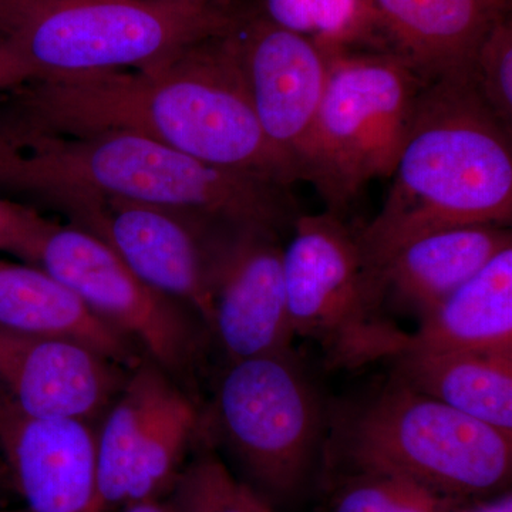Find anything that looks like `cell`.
Returning <instances> with one entry per match:
<instances>
[{
  "instance_id": "obj_1",
  "label": "cell",
  "mask_w": 512,
  "mask_h": 512,
  "mask_svg": "<svg viewBox=\"0 0 512 512\" xmlns=\"http://www.w3.org/2000/svg\"><path fill=\"white\" fill-rule=\"evenodd\" d=\"M231 30L140 69L33 80L12 117L62 133L137 134L291 187L298 173L262 133Z\"/></svg>"
},
{
  "instance_id": "obj_2",
  "label": "cell",
  "mask_w": 512,
  "mask_h": 512,
  "mask_svg": "<svg viewBox=\"0 0 512 512\" xmlns=\"http://www.w3.org/2000/svg\"><path fill=\"white\" fill-rule=\"evenodd\" d=\"M0 188L67 207L117 198L281 234L299 217L288 188L124 131L62 133L0 123Z\"/></svg>"
},
{
  "instance_id": "obj_3",
  "label": "cell",
  "mask_w": 512,
  "mask_h": 512,
  "mask_svg": "<svg viewBox=\"0 0 512 512\" xmlns=\"http://www.w3.org/2000/svg\"><path fill=\"white\" fill-rule=\"evenodd\" d=\"M511 130L468 79L424 84L393 185L379 214L357 229L372 268L430 232L512 220Z\"/></svg>"
},
{
  "instance_id": "obj_4",
  "label": "cell",
  "mask_w": 512,
  "mask_h": 512,
  "mask_svg": "<svg viewBox=\"0 0 512 512\" xmlns=\"http://www.w3.org/2000/svg\"><path fill=\"white\" fill-rule=\"evenodd\" d=\"M396 474L448 497L477 500L511 490L512 436L390 376L380 389L330 410L322 476Z\"/></svg>"
},
{
  "instance_id": "obj_5",
  "label": "cell",
  "mask_w": 512,
  "mask_h": 512,
  "mask_svg": "<svg viewBox=\"0 0 512 512\" xmlns=\"http://www.w3.org/2000/svg\"><path fill=\"white\" fill-rule=\"evenodd\" d=\"M242 12L160 0H0V40L35 80L140 69L234 28Z\"/></svg>"
},
{
  "instance_id": "obj_6",
  "label": "cell",
  "mask_w": 512,
  "mask_h": 512,
  "mask_svg": "<svg viewBox=\"0 0 512 512\" xmlns=\"http://www.w3.org/2000/svg\"><path fill=\"white\" fill-rule=\"evenodd\" d=\"M330 410L295 350L225 362L201 409V441L275 505L322 473Z\"/></svg>"
},
{
  "instance_id": "obj_7",
  "label": "cell",
  "mask_w": 512,
  "mask_h": 512,
  "mask_svg": "<svg viewBox=\"0 0 512 512\" xmlns=\"http://www.w3.org/2000/svg\"><path fill=\"white\" fill-rule=\"evenodd\" d=\"M325 93L303 151L302 181L343 218L375 178L392 177L421 82L392 53H328Z\"/></svg>"
},
{
  "instance_id": "obj_8",
  "label": "cell",
  "mask_w": 512,
  "mask_h": 512,
  "mask_svg": "<svg viewBox=\"0 0 512 512\" xmlns=\"http://www.w3.org/2000/svg\"><path fill=\"white\" fill-rule=\"evenodd\" d=\"M292 229L284 271L295 338L316 343L332 369L389 362L407 332L384 316L382 286L357 229L329 211L299 215Z\"/></svg>"
},
{
  "instance_id": "obj_9",
  "label": "cell",
  "mask_w": 512,
  "mask_h": 512,
  "mask_svg": "<svg viewBox=\"0 0 512 512\" xmlns=\"http://www.w3.org/2000/svg\"><path fill=\"white\" fill-rule=\"evenodd\" d=\"M73 289L96 315L133 340L181 389L195 397V380L211 333L185 303L134 274L101 239L76 225L53 224L35 262Z\"/></svg>"
},
{
  "instance_id": "obj_10",
  "label": "cell",
  "mask_w": 512,
  "mask_h": 512,
  "mask_svg": "<svg viewBox=\"0 0 512 512\" xmlns=\"http://www.w3.org/2000/svg\"><path fill=\"white\" fill-rule=\"evenodd\" d=\"M63 211L148 285L190 306L210 330L218 256L235 225L117 198L77 201Z\"/></svg>"
},
{
  "instance_id": "obj_11",
  "label": "cell",
  "mask_w": 512,
  "mask_h": 512,
  "mask_svg": "<svg viewBox=\"0 0 512 512\" xmlns=\"http://www.w3.org/2000/svg\"><path fill=\"white\" fill-rule=\"evenodd\" d=\"M231 35L262 133L302 181L303 151L328 82V53L261 12L242 13Z\"/></svg>"
},
{
  "instance_id": "obj_12",
  "label": "cell",
  "mask_w": 512,
  "mask_h": 512,
  "mask_svg": "<svg viewBox=\"0 0 512 512\" xmlns=\"http://www.w3.org/2000/svg\"><path fill=\"white\" fill-rule=\"evenodd\" d=\"M210 333L225 362L292 352L278 232L229 229L215 271Z\"/></svg>"
},
{
  "instance_id": "obj_13",
  "label": "cell",
  "mask_w": 512,
  "mask_h": 512,
  "mask_svg": "<svg viewBox=\"0 0 512 512\" xmlns=\"http://www.w3.org/2000/svg\"><path fill=\"white\" fill-rule=\"evenodd\" d=\"M128 370L77 340L0 326V396L29 416L99 426Z\"/></svg>"
},
{
  "instance_id": "obj_14",
  "label": "cell",
  "mask_w": 512,
  "mask_h": 512,
  "mask_svg": "<svg viewBox=\"0 0 512 512\" xmlns=\"http://www.w3.org/2000/svg\"><path fill=\"white\" fill-rule=\"evenodd\" d=\"M97 426L35 417L0 396V460L26 512H100Z\"/></svg>"
},
{
  "instance_id": "obj_15",
  "label": "cell",
  "mask_w": 512,
  "mask_h": 512,
  "mask_svg": "<svg viewBox=\"0 0 512 512\" xmlns=\"http://www.w3.org/2000/svg\"><path fill=\"white\" fill-rule=\"evenodd\" d=\"M375 43L424 84L468 79L481 40L511 0H367Z\"/></svg>"
},
{
  "instance_id": "obj_16",
  "label": "cell",
  "mask_w": 512,
  "mask_h": 512,
  "mask_svg": "<svg viewBox=\"0 0 512 512\" xmlns=\"http://www.w3.org/2000/svg\"><path fill=\"white\" fill-rule=\"evenodd\" d=\"M510 245L511 229L504 225L446 228L412 239L376 269L384 303L426 318Z\"/></svg>"
},
{
  "instance_id": "obj_17",
  "label": "cell",
  "mask_w": 512,
  "mask_h": 512,
  "mask_svg": "<svg viewBox=\"0 0 512 512\" xmlns=\"http://www.w3.org/2000/svg\"><path fill=\"white\" fill-rule=\"evenodd\" d=\"M0 326L33 335L77 340L131 369L140 348L114 329L73 289L40 266L0 258Z\"/></svg>"
},
{
  "instance_id": "obj_18",
  "label": "cell",
  "mask_w": 512,
  "mask_h": 512,
  "mask_svg": "<svg viewBox=\"0 0 512 512\" xmlns=\"http://www.w3.org/2000/svg\"><path fill=\"white\" fill-rule=\"evenodd\" d=\"M387 363L410 389L512 436V352H400Z\"/></svg>"
},
{
  "instance_id": "obj_19",
  "label": "cell",
  "mask_w": 512,
  "mask_h": 512,
  "mask_svg": "<svg viewBox=\"0 0 512 512\" xmlns=\"http://www.w3.org/2000/svg\"><path fill=\"white\" fill-rule=\"evenodd\" d=\"M453 350L512 352V245L421 319L400 352Z\"/></svg>"
},
{
  "instance_id": "obj_20",
  "label": "cell",
  "mask_w": 512,
  "mask_h": 512,
  "mask_svg": "<svg viewBox=\"0 0 512 512\" xmlns=\"http://www.w3.org/2000/svg\"><path fill=\"white\" fill-rule=\"evenodd\" d=\"M177 384L143 357L128 370L126 383L97 426V503L99 510L124 505L128 477L158 407Z\"/></svg>"
},
{
  "instance_id": "obj_21",
  "label": "cell",
  "mask_w": 512,
  "mask_h": 512,
  "mask_svg": "<svg viewBox=\"0 0 512 512\" xmlns=\"http://www.w3.org/2000/svg\"><path fill=\"white\" fill-rule=\"evenodd\" d=\"M328 497L322 512H454L468 500L382 471H345L323 476Z\"/></svg>"
},
{
  "instance_id": "obj_22",
  "label": "cell",
  "mask_w": 512,
  "mask_h": 512,
  "mask_svg": "<svg viewBox=\"0 0 512 512\" xmlns=\"http://www.w3.org/2000/svg\"><path fill=\"white\" fill-rule=\"evenodd\" d=\"M178 512H279L200 443L167 495Z\"/></svg>"
},
{
  "instance_id": "obj_23",
  "label": "cell",
  "mask_w": 512,
  "mask_h": 512,
  "mask_svg": "<svg viewBox=\"0 0 512 512\" xmlns=\"http://www.w3.org/2000/svg\"><path fill=\"white\" fill-rule=\"evenodd\" d=\"M471 86L495 117L512 128V22L507 15L481 40L468 74Z\"/></svg>"
},
{
  "instance_id": "obj_24",
  "label": "cell",
  "mask_w": 512,
  "mask_h": 512,
  "mask_svg": "<svg viewBox=\"0 0 512 512\" xmlns=\"http://www.w3.org/2000/svg\"><path fill=\"white\" fill-rule=\"evenodd\" d=\"M312 5L313 40L326 53L356 50L363 43H375L367 0H312Z\"/></svg>"
},
{
  "instance_id": "obj_25",
  "label": "cell",
  "mask_w": 512,
  "mask_h": 512,
  "mask_svg": "<svg viewBox=\"0 0 512 512\" xmlns=\"http://www.w3.org/2000/svg\"><path fill=\"white\" fill-rule=\"evenodd\" d=\"M53 224L33 208L0 198V252L35 265L43 238Z\"/></svg>"
},
{
  "instance_id": "obj_26",
  "label": "cell",
  "mask_w": 512,
  "mask_h": 512,
  "mask_svg": "<svg viewBox=\"0 0 512 512\" xmlns=\"http://www.w3.org/2000/svg\"><path fill=\"white\" fill-rule=\"evenodd\" d=\"M261 13L279 28L311 39L315 35L312 0H262Z\"/></svg>"
},
{
  "instance_id": "obj_27",
  "label": "cell",
  "mask_w": 512,
  "mask_h": 512,
  "mask_svg": "<svg viewBox=\"0 0 512 512\" xmlns=\"http://www.w3.org/2000/svg\"><path fill=\"white\" fill-rule=\"evenodd\" d=\"M35 74L28 64L20 59L18 53L0 40V92L15 90L23 84L33 82Z\"/></svg>"
},
{
  "instance_id": "obj_28",
  "label": "cell",
  "mask_w": 512,
  "mask_h": 512,
  "mask_svg": "<svg viewBox=\"0 0 512 512\" xmlns=\"http://www.w3.org/2000/svg\"><path fill=\"white\" fill-rule=\"evenodd\" d=\"M454 512H512V493L505 491L494 497L468 500L460 505Z\"/></svg>"
},
{
  "instance_id": "obj_29",
  "label": "cell",
  "mask_w": 512,
  "mask_h": 512,
  "mask_svg": "<svg viewBox=\"0 0 512 512\" xmlns=\"http://www.w3.org/2000/svg\"><path fill=\"white\" fill-rule=\"evenodd\" d=\"M100 512H178V510L167 497H164L160 500L143 501V503L126 505V507L116 508V510Z\"/></svg>"
},
{
  "instance_id": "obj_30",
  "label": "cell",
  "mask_w": 512,
  "mask_h": 512,
  "mask_svg": "<svg viewBox=\"0 0 512 512\" xmlns=\"http://www.w3.org/2000/svg\"><path fill=\"white\" fill-rule=\"evenodd\" d=\"M13 493L12 481H10L8 470L0 460V497ZM15 494V493H13Z\"/></svg>"
},
{
  "instance_id": "obj_31",
  "label": "cell",
  "mask_w": 512,
  "mask_h": 512,
  "mask_svg": "<svg viewBox=\"0 0 512 512\" xmlns=\"http://www.w3.org/2000/svg\"><path fill=\"white\" fill-rule=\"evenodd\" d=\"M160 2L214 3V5L234 6V0H160Z\"/></svg>"
},
{
  "instance_id": "obj_32",
  "label": "cell",
  "mask_w": 512,
  "mask_h": 512,
  "mask_svg": "<svg viewBox=\"0 0 512 512\" xmlns=\"http://www.w3.org/2000/svg\"><path fill=\"white\" fill-rule=\"evenodd\" d=\"M0 512H26L25 510H19V511H2L0 510Z\"/></svg>"
}]
</instances>
